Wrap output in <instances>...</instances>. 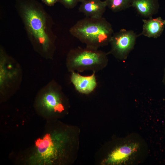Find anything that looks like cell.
Masks as SVG:
<instances>
[{
    "instance_id": "1",
    "label": "cell",
    "mask_w": 165,
    "mask_h": 165,
    "mask_svg": "<svg viewBox=\"0 0 165 165\" xmlns=\"http://www.w3.org/2000/svg\"><path fill=\"white\" fill-rule=\"evenodd\" d=\"M65 134L52 131L47 127L24 156V163L30 165H50L55 163L63 153L66 143Z\"/></svg>"
},
{
    "instance_id": "2",
    "label": "cell",
    "mask_w": 165,
    "mask_h": 165,
    "mask_svg": "<svg viewBox=\"0 0 165 165\" xmlns=\"http://www.w3.org/2000/svg\"><path fill=\"white\" fill-rule=\"evenodd\" d=\"M69 32L86 46L97 49L108 45L114 33L112 25L103 17H86L75 24Z\"/></svg>"
},
{
    "instance_id": "3",
    "label": "cell",
    "mask_w": 165,
    "mask_h": 165,
    "mask_svg": "<svg viewBox=\"0 0 165 165\" xmlns=\"http://www.w3.org/2000/svg\"><path fill=\"white\" fill-rule=\"evenodd\" d=\"M28 30L43 50H49L51 42L48 34L46 18L41 6L31 0H16Z\"/></svg>"
},
{
    "instance_id": "4",
    "label": "cell",
    "mask_w": 165,
    "mask_h": 165,
    "mask_svg": "<svg viewBox=\"0 0 165 165\" xmlns=\"http://www.w3.org/2000/svg\"><path fill=\"white\" fill-rule=\"evenodd\" d=\"M108 53L98 49L86 46L71 50L66 59V65L71 72L90 71L95 73L105 68L108 62Z\"/></svg>"
},
{
    "instance_id": "5",
    "label": "cell",
    "mask_w": 165,
    "mask_h": 165,
    "mask_svg": "<svg viewBox=\"0 0 165 165\" xmlns=\"http://www.w3.org/2000/svg\"><path fill=\"white\" fill-rule=\"evenodd\" d=\"M146 146L144 141L137 135L126 137L123 143L116 147L105 161L108 164L130 165L141 162L146 152Z\"/></svg>"
},
{
    "instance_id": "6",
    "label": "cell",
    "mask_w": 165,
    "mask_h": 165,
    "mask_svg": "<svg viewBox=\"0 0 165 165\" xmlns=\"http://www.w3.org/2000/svg\"><path fill=\"white\" fill-rule=\"evenodd\" d=\"M138 36L134 31L124 29L114 33L110 41L111 48L108 54L119 60L126 59L133 49Z\"/></svg>"
},
{
    "instance_id": "7",
    "label": "cell",
    "mask_w": 165,
    "mask_h": 165,
    "mask_svg": "<svg viewBox=\"0 0 165 165\" xmlns=\"http://www.w3.org/2000/svg\"><path fill=\"white\" fill-rule=\"evenodd\" d=\"M58 86L52 87L38 99L37 106L40 115L48 119L52 114L61 113L65 110L62 94Z\"/></svg>"
},
{
    "instance_id": "8",
    "label": "cell",
    "mask_w": 165,
    "mask_h": 165,
    "mask_svg": "<svg viewBox=\"0 0 165 165\" xmlns=\"http://www.w3.org/2000/svg\"><path fill=\"white\" fill-rule=\"evenodd\" d=\"M71 81L75 90L82 94H87L94 91L97 86L95 73L83 76L76 72H71Z\"/></svg>"
},
{
    "instance_id": "9",
    "label": "cell",
    "mask_w": 165,
    "mask_h": 165,
    "mask_svg": "<svg viewBox=\"0 0 165 165\" xmlns=\"http://www.w3.org/2000/svg\"><path fill=\"white\" fill-rule=\"evenodd\" d=\"M79 11L86 17L100 18L105 12L107 6L105 1L101 0H81Z\"/></svg>"
},
{
    "instance_id": "10",
    "label": "cell",
    "mask_w": 165,
    "mask_h": 165,
    "mask_svg": "<svg viewBox=\"0 0 165 165\" xmlns=\"http://www.w3.org/2000/svg\"><path fill=\"white\" fill-rule=\"evenodd\" d=\"M142 31L140 35L157 38L162 34L165 28V20L159 17L142 20Z\"/></svg>"
},
{
    "instance_id": "11",
    "label": "cell",
    "mask_w": 165,
    "mask_h": 165,
    "mask_svg": "<svg viewBox=\"0 0 165 165\" xmlns=\"http://www.w3.org/2000/svg\"><path fill=\"white\" fill-rule=\"evenodd\" d=\"M131 6L141 16L149 18L157 13L159 5L157 0H133Z\"/></svg>"
},
{
    "instance_id": "12",
    "label": "cell",
    "mask_w": 165,
    "mask_h": 165,
    "mask_svg": "<svg viewBox=\"0 0 165 165\" xmlns=\"http://www.w3.org/2000/svg\"><path fill=\"white\" fill-rule=\"evenodd\" d=\"M7 59L2 54L0 57V83L1 89L3 88L8 82L16 78L18 70L13 67L12 64H7Z\"/></svg>"
},
{
    "instance_id": "13",
    "label": "cell",
    "mask_w": 165,
    "mask_h": 165,
    "mask_svg": "<svg viewBox=\"0 0 165 165\" xmlns=\"http://www.w3.org/2000/svg\"><path fill=\"white\" fill-rule=\"evenodd\" d=\"M133 0H105L107 6L112 11L117 12L131 6Z\"/></svg>"
},
{
    "instance_id": "14",
    "label": "cell",
    "mask_w": 165,
    "mask_h": 165,
    "mask_svg": "<svg viewBox=\"0 0 165 165\" xmlns=\"http://www.w3.org/2000/svg\"><path fill=\"white\" fill-rule=\"evenodd\" d=\"M81 0H58L59 2L68 9H73Z\"/></svg>"
},
{
    "instance_id": "15",
    "label": "cell",
    "mask_w": 165,
    "mask_h": 165,
    "mask_svg": "<svg viewBox=\"0 0 165 165\" xmlns=\"http://www.w3.org/2000/svg\"><path fill=\"white\" fill-rule=\"evenodd\" d=\"M42 1L49 6H53L57 2L58 0H41Z\"/></svg>"
},
{
    "instance_id": "16",
    "label": "cell",
    "mask_w": 165,
    "mask_h": 165,
    "mask_svg": "<svg viewBox=\"0 0 165 165\" xmlns=\"http://www.w3.org/2000/svg\"><path fill=\"white\" fill-rule=\"evenodd\" d=\"M163 81L165 83V69L164 71V74Z\"/></svg>"
}]
</instances>
